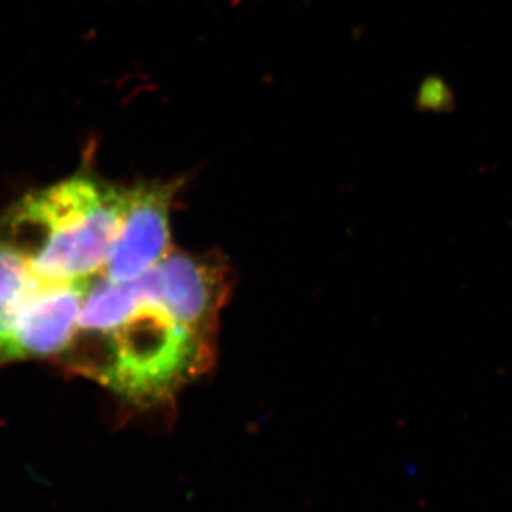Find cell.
<instances>
[{"mask_svg":"<svg viewBox=\"0 0 512 512\" xmlns=\"http://www.w3.org/2000/svg\"><path fill=\"white\" fill-rule=\"evenodd\" d=\"M133 281L137 300L117 328L74 345L64 360L128 401L152 404L205 368L210 335L180 320L145 271Z\"/></svg>","mask_w":512,"mask_h":512,"instance_id":"6da1fadb","label":"cell"},{"mask_svg":"<svg viewBox=\"0 0 512 512\" xmlns=\"http://www.w3.org/2000/svg\"><path fill=\"white\" fill-rule=\"evenodd\" d=\"M127 203V188L87 175L22 198L5 215L0 237L14 243L47 283H85L102 270Z\"/></svg>","mask_w":512,"mask_h":512,"instance_id":"7a4b0ae2","label":"cell"},{"mask_svg":"<svg viewBox=\"0 0 512 512\" xmlns=\"http://www.w3.org/2000/svg\"><path fill=\"white\" fill-rule=\"evenodd\" d=\"M173 188L165 185L127 190L124 217L105 261V278L132 281L167 255Z\"/></svg>","mask_w":512,"mask_h":512,"instance_id":"3957f363","label":"cell"},{"mask_svg":"<svg viewBox=\"0 0 512 512\" xmlns=\"http://www.w3.org/2000/svg\"><path fill=\"white\" fill-rule=\"evenodd\" d=\"M163 303L187 325L212 336L223 296V276L202 256L165 255L148 270Z\"/></svg>","mask_w":512,"mask_h":512,"instance_id":"277c9868","label":"cell"},{"mask_svg":"<svg viewBox=\"0 0 512 512\" xmlns=\"http://www.w3.org/2000/svg\"><path fill=\"white\" fill-rule=\"evenodd\" d=\"M37 285L24 253L0 237V366L14 361L15 336Z\"/></svg>","mask_w":512,"mask_h":512,"instance_id":"5b68a950","label":"cell"}]
</instances>
